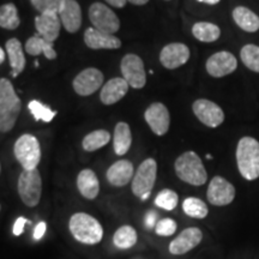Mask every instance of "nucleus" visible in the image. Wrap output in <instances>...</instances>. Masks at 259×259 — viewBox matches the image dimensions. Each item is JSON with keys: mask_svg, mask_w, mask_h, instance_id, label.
<instances>
[{"mask_svg": "<svg viewBox=\"0 0 259 259\" xmlns=\"http://www.w3.org/2000/svg\"><path fill=\"white\" fill-rule=\"evenodd\" d=\"M137 242V232L132 226H122L113 235V244L116 248L127 250Z\"/></svg>", "mask_w": 259, "mask_h": 259, "instance_id": "28", "label": "nucleus"}, {"mask_svg": "<svg viewBox=\"0 0 259 259\" xmlns=\"http://www.w3.org/2000/svg\"><path fill=\"white\" fill-rule=\"evenodd\" d=\"M18 194L27 206L34 208L40 203L42 193V179L40 171L36 169L22 171L18 178Z\"/></svg>", "mask_w": 259, "mask_h": 259, "instance_id": "6", "label": "nucleus"}, {"mask_svg": "<svg viewBox=\"0 0 259 259\" xmlns=\"http://www.w3.org/2000/svg\"><path fill=\"white\" fill-rule=\"evenodd\" d=\"M25 223H30V222H29L28 220L24 219V218H18L17 220H16V222L14 225V234L16 236H19L22 234V233H23Z\"/></svg>", "mask_w": 259, "mask_h": 259, "instance_id": "37", "label": "nucleus"}, {"mask_svg": "<svg viewBox=\"0 0 259 259\" xmlns=\"http://www.w3.org/2000/svg\"><path fill=\"white\" fill-rule=\"evenodd\" d=\"M233 19L239 28L246 32L259 30V17L245 6H238L233 10Z\"/></svg>", "mask_w": 259, "mask_h": 259, "instance_id": "25", "label": "nucleus"}, {"mask_svg": "<svg viewBox=\"0 0 259 259\" xmlns=\"http://www.w3.org/2000/svg\"><path fill=\"white\" fill-rule=\"evenodd\" d=\"M156 219H157L156 212L149 211L147 213V218H145V226H147L149 229L153 228V227H156V223H157Z\"/></svg>", "mask_w": 259, "mask_h": 259, "instance_id": "39", "label": "nucleus"}, {"mask_svg": "<svg viewBox=\"0 0 259 259\" xmlns=\"http://www.w3.org/2000/svg\"><path fill=\"white\" fill-rule=\"evenodd\" d=\"M177 177L184 183L193 186H202L208 180V173L202 160L194 151L181 154L174 163Z\"/></svg>", "mask_w": 259, "mask_h": 259, "instance_id": "4", "label": "nucleus"}, {"mask_svg": "<svg viewBox=\"0 0 259 259\" xmlns=\"http://www.w3.org/2000/svg\"><path fill=\"white\" fill-rule=\"evenodd\" d=\"M22 109V101L8 78L0 79V131H11Z\"/></svg>", "mask_w": 259, "mask_h": 259, "instance_id": "1", "label": "nucleus"}, {"mask_svg": "<svg viewBox=\"0 0 259 259\" xmlns=\"http://www.w3.org/2000/svg\"><path fill=\"white\" fill-rule=\"evenodd\" d=\"M111 141V134L106 130H96V131L90 132L83 138L82 147L85 151H96L109 143Z\"/></svg>", "mask_w": 259, "mask_h": 259, "instance_id": "29", "label": "nucleus"}, {"mask_svg": "<svg viewBox=\"0 0 259 259\" xmlns=\"http://www.w3.org/2000/svg\"><path fill=\"white\" fill-rule=\"evenodd\" d=\"M135 169L134 164L128 160H120L113 163L107 170V180L111 185L122 187L134 179Z\"/></svg>", "mask_w": 259, "mask_h": 259, "instance_id": "20", "label": "nucleus"}, {"mask_svg": "<svg viewBox=\"0 0 259 259\" xmlns=\"http://www.w3.org/2000/svg\"><path fill=\"white\" fill-rule=\"evenodd\" d=\"M69 228L73 238L85 245H96L103 238L101 223L85 212H77L71 216Z\"/></svg>", "mask_w": 259, "mask_h": 259, "instance_id": "3", "label": "nucleus"}, {"mask_svg": "<svg viewBox=\"0 0 259 259\" xmlns=\"http://www.w3.org/2000/svg\"><path fill=\"white\" fill-rule=\"evenodd\" d=\"M28 108L31 114L34 115L35 120L50 122L52 119L57 115L56 111H52L50 107L44 105V103H41L40 101H36V100H32V101L29 102Z\"/></svg>", "mask_w": 259, "mask_h": 259, "instance_id": "34", "label": "nucleus"}, {"mask_svg": "<svg viewBox=\"0 0 259 259\" xmlns=\"http://www.w3.org/2000/svg\"><path fill=\"white\" fill-rule=\"evenodd\" d=\"M178 202H179L178 193L176 191L169 189L162 190L161 192H158L156 198H155V204H156L158 208L168 210V211H171V210L176 209Z\"/></svg>", "mask_w": 259, "mask_h": 259, "instance_id": "33", "label": "nucleus"}, {"mask_svg": "<svg viewBox=\"0 0 259 259\" xmlns=\"http://www.w3.org/2000/svg\"><path fill=\"white\" fill-rule=\"evenodd\" d=\"M103 84V73L95 67H89L74 77L72 87L78 95L89 96L96 93Z\"/></svg>", "mask_w": 259, "mask_h": 259, "instance_id": "12", "label": "nucleus"}, {"mask_svg": "<svg viewBox=\"0 0 259 259\" xmlns=\"http://www.w3.org/2000/svg\"><path fill=\"white\" fill-rule=\"evenodd\" d=\"M145 121L151 131L157 136L166 135L169 130L170 115L169 111L163 103L154 102L148 107L144 114Z\"/></svg>", "mask_w": 259, "mask_h": 259, "instance_id": "13", "label": "nucleus"}, {"mask_svg": "<svg viewBox=\"0 0 259 259\" xmlns=\"http://www.w3.org/2000/svg\"><path fill=\"white\" fill-rule=\"evenodd\" d=\"M84 42L92 50H116L121 47V41L114 35L106 34L95 28H88L84 32Z\"/></svg>", "mask_w": 259, "mask_h": 259, "instance_id": "18", "label": "nucleus"}, {"mask_svg": "<svg viewBox=\"0 0 259 259\" xmlns=\"http://www.w3.org/2000/svg\"><path fill=\"white\" fill-rule=\"evenodd\" d=\"M127 2H130V3H131V4H134V5L141 6V5L147 4L149 0H127Z\"/></svg>", "mask_w": 259, "mask_h": 259, "instance_id": "42", "label": "nucleus"}, {"mask_svg": "<svg viewBox=\"0 0 259 259\" xmlns=\"http://www.w3.org/2000/svg\"><path fill=\"white\" fill-rule=\"evenodd\" d=\"M77 187L84 198L95 199L100 192V183L95 171L92 169L80 170L77 177Z\"/></svg>", "mask_w": 259, "mask_h": 259, "instance_id": "22", "label": "nucleus"}, {"mask_svg": "<svg viewBox=\"0 0 259 259\" xmlns=\"http://www.w3.org/2000/svg\"><path fill=\"white\" fill-rule=\"evenodd\" d=\"M236 164L244 179L259 178V142L253 137H242L236 147Z\"/></svg>", "mask_w": 259, "mask_h": 259, "instance_id": "2", "label": "nucleus"}, {"mask_svg": "<svg viewBox=\"0 0 259 259\" xmlns=\"http://www.w3.org/2000/svg\"><path fill=\"white\" fill-rule=\"evenodd\" d=\"M177 222L173 219H162L157 221L155 233L160 236H170L177 232Z\"/></svg>", "mask_w": 259, "mask_h": 259, "instance_id": "36", "label": "nucleus"}, {"mask_svg": "<svg viewBox=\"0 0 259 259\" xmlns=\"http://www.w3.org/2000/svg\"><path fill=\"white\" fill-rule=\"evenodd\" d=\"M120 70L122 78L128 83L130 87L135 89L144 88L147 83V73H145L143 60L137 54H126L121 59Z\"/></svg>", "mask_w": 259, "mask_h": 259, "instance_id": "9", "label": "nucleus"}, {"mask_svg": "<svg viewBox=\"0 0 259 259\" xmlns=\"http://www.w3.org/2000/svg\"><path fill=\"white\" fill-rule=\"evenodd\" d=\"M132 144V135L130 126L124 121L118 122L114 128L113 136V148L116 155L122 156L130 150Z\"/></svg>", "mask_w": 259, "mask_h": 259, "instance_id": "26", "label": "nucleus"}, {"mask_svg": "<svg viewBox=\"0 0 259 259\" xmlns=\"http://www.w3.org/2000/svg\"><path fill=\"white\" fill-rule=\"evenodd\" d=\"M190 59V50L185 44L173 42L162 48L160 61L168 70H174L185 65Z\"/></svg>", "mask_w": 259, "mask_h": 259, "instance_id": "15", "label": "nucleus"}, {"mask_svg": "<svg viewBox=\"0 0 259 259\" xmlns=\"http://www.w3.org/2000/svg\"><path fill=\"white\" fill-rule=\"evenodd\" d=\"M192 109L198 120L208 127L216 128L225 121V113L221 107L210 100H196L193 102Z\"/></svg>", "mask_w": 259, "mask_h": 259, "instance_id": "11", "label": "nucleus"}, {"mask_svg": "<svg viewBox=\"0 0 259 259\" xmlns=\"http://www.w3.org/2000/svg\"><path fill=\"white\" fill-rule=\"evenodd\" d=\"M89 19L94 28L106 34H115L120 28L118 16L102 3H94L93 5H90Z\"/></svg>", "mask_w": 259, "mask_h": 259, "instance_id": "8", "label": "nucleus"}, {"mask_svg": "<svg viewBox=\"0 0 259 259\" xmlns=\"http://www.w3.org/2000/svg\"><path fill=\"white\" fill-rule=\"evenodd\" d=\"M14 154L24 170L36 169L41 160L40 142L32 135L21 136L14 145Z\"/></svg>", "mask_w": 259, "mask_h": 259, "instance_id": "5", "label": "nucleus"}, {"mask_svg": "<svg viewBox=\"0 0 259 259\" xmlns=\"http://www.w3.org/2000/svg\"><path fill=\"white\" fill-rule=\"evenodd\" d=\"M31 5L40 14H58L64 0H30Z\"/></svg>", "mask_w": 259, "mask_h": 259, "instance_id": "35", "label": "nucleus"}, {"mask_svg": "<svg viewBox=\"0 0 259 259\" xmlns=\"http://www.w3.org/2000/svg\"><path fill=\"white\" fill-rule=\"evenodd\" d=\"M21 24L17 8L12 3L2 5L0 8V27L8 29V30H15Z\"/></svg>", "mask_w": 259, "mask_h": 259, "instance_id": "30", "label": "nucleus"}, {"mask_svg": "<svg viewBox=\"0 0 259 259\" xmlns=\"http://www.w3.org/2000/svg\"><path fill=\"white\" fill-rule=\"evenodd\" d=\"M205 67L210 76L215 77V78H221V77L228 76L234 72L238 67V61H236L234 54H232L231 52L222 51L212 54L206 60Z\"/></svg>", "mask_w": 259, "mask_h": 259, "instance_id": "14", "label": "nucleus"}, {"mask_svg": "<svg viewBox=\"0 0 259 259\" xmlns=\"http://www.w3.org/2000/svg\"><path fill=\"white\" fill-rule=\"evenodd\" d=\"M167 2H168V0H167Z\"/></svg>", "mask_w": 259, "mask_h": 259, "instance_id": "44", "label": "nucleus"}, {"mask_svg": "<svg viewBox=\"0 0 259 259\" xmlns=\"http://www.w3.org/2000/svg\"><path fill=\"white\" fill-rule=\"evenodd\" d=\"M203 239V233L197 227H190L184 229L174 240L169 244V252L171 254H185L194 247H197Z\"/></svg>", "mask_w": 259, "mask_h": 259, "instance_id": "16", "label": "nucleus"}, {"mask_svg": "<svg viewBox=\"0 0 259 259\" xmlns=\"http://www.w3.org/2000/svg\"><path fill=\"white\" fill-rule=\"evenodd\" d=\"M6 53H8L10 65H11L12 77H17L19 73L23 72L25 67V57L22 44L17 38H10L5 45Z\"/></svg>", "mask_w": 259, "mask_h": 259, "instance_id": "23", "label": "nucleus"}, {"mask_svg": "<svg viewBox=\"0 0 259 259\" xmlns=\"http://www.w3.org/2000/svg\"><path fill=\"white\" fill-rule=\"evenodd\" d=\"M46 228H47L46 222L37 223V226L35 227V231H34V239H35V240H40L42 236L45 235V233H46Z\"/></svg>", "mask_w": 259, "mask_h": 259, "instance_id": "38", "label": "nucleus"}, {"mask_svg": "<svg viewBox=\"0 0 259 259\" xmlns=\"http://www.w3.org/2000/svg\"><path fill=\"white\" fill-rule=\"evenodd\" d=\"M192 34L197 40L210 44L219 40L221 36V29L210 22H198L192 27Z\"/></svg>", "mask_w": 259, "mask_h": 259, "instance_id": "27", "label": "nucleus"}, {"mask_svg": "<svg viewBox=\"0 0 259 259\" xmlns=\"http://www.w3.org/2000/svg\"><path fill=\"white\" fill-rule=\"evenodd\" d=\"M111 6H114V8L118 9H122L127 3V0H106Z\"/></svg>", "mask_w": 259, "mask_h": 259, "instance_id": "40", "label": "nucleus"}, {"mask_svg": "<svg viewBox=\"0 0 259 259\" xmlns=\"http://www.w3.org/2000/svg\"><path fill=\"white\" fill-rule=\"evenodd\" d=\"M157 176V163L154 158H147L139 164L132 179V192L136 197L142 198L144 194L151 193Z\"/></svg>", "mask_w": 259, "mask_h": 259, "instance_id": "7", "label": "nucleus"}, {"mask_svg": "<svg viewBox=\"0 0 259 259\" xmlns=\"http://www.w3.org/2000/svg\"><path fill=\"white\" fill-rule=\"evenodd\" d=\"M5 61V50L4 48H0V63H4Z\"/></svg>", "mask_w": 259, "mask_h": 259, "instance_id": "43", "label": "nucleus"}, {"mask_svg": "<svg viewBox=\"0 0 259 259\" xmlns=\"http://www.w3.org/2000/svg\"><path fill=\"white\" fill-rule=\"evenodd\" d=\"M197 2L203 3V4H208V5H216L219 4L221 0H197Z\"/></svg>", "mask_w": 259, "mask_h": 259, "instance_id": "41", "label": "nucleus"}, {"mask_svg": "<svg viewBox=\"0 0 259 259\" xmlns=\"http://www.w3.org/2000/svg\"><path fill=\"white\" fill-rule=\"evenodd\" d=\"M61 24L69 32H76L82 25V10L76 0H64L58 12Z\"/></svg>", "mask_w": 259, "mask_h": 259, "instance_id": "17", "label": "nucleus"}, {"mask_svg": "<svg viewBox=\"0 0 259 259\" xmlns=\"http://www.w3.org/2000/svg\"><path fill=\"white\" fill-rule=\"evenodd\" d=\"M183 210L189 218L203 220L208 216L209 209L206 204L202 199L196 198V197H189L184 200Z\"/></svg>", "mask_w": 259, "mask_h": 259, "instance_id": "31", "label": "nucleus"}, {"mask_svg": "<svg viewBox=\"0 0 259 259\" xmlns=\"http://www.w3.org/2000/svg\"><path fill=\"white\" fill-rule=\"evenodd\" d=\"M128 87V83L122 77L109 79L108 82L103 84L101 93H100V100L106 106L114 105L127 94Z\"/></svg>", "mask_w": 259, "mask_h": 259, "instance_id": "19", "label": "nucleus"}, {"mask_svg": "<svg viewBox=\"0 0 259 259\" xmlns=\"http://www.w3.org/2000/svg\"><path fill=\"white\" fill-rule=\"evenodd\" d=\"M25 52L35 57L44 54L48 60L57 59V52L54 51L53 42L47 41L40 34H35L34 36L28 38L27 44H25Z\"/></svg>", "mask_w": 259, "mask_h": 259, "instance_id": "24", "label": "nucleus"}, {"mask_svg": "<svg viewBox=\"0 0 259 259\" xmlns=\"http://www.w3.org/2000/svg\"><path fill=\"white\" fill-rule=\"evenodd\" d=\"M240 58L247 69L259 73V46L257 45H245L240 51Z\"/></svg>", "mask_w": 259, "mask_h": 259, "instance_id": "32", "label": "nucleus"}, {"mask_svg": "<svg viewBox=\"0 0 259 259\" xmlns=\"http://www.w3.org/2000/svg\"><path fill=\"white\" fill-rule=\"evenodd\" d=\"M235 187L225 178L216 176L210 181L206 198L215 206H226L235 198Z\"/></svg>", "mask_w": 259, "mask_h": 259, "instance_id": "10", "label": "nucleus"}, {"mask_svg": "<svg viewBox=\"0 0 259 259\" xmlns=\"http://www.w3.org/2000/svg\"><path fill=\"white\" fill-rule=\"evenodd\" d=\"M35 27L37 34L47 41L53 42L59 37L61 21L58 14H42L35 18Z\"/></svg>", "mask_w": 259, "mask_h": 259, "instance_id": "21", "label": "nucleus"}]
</instances>
